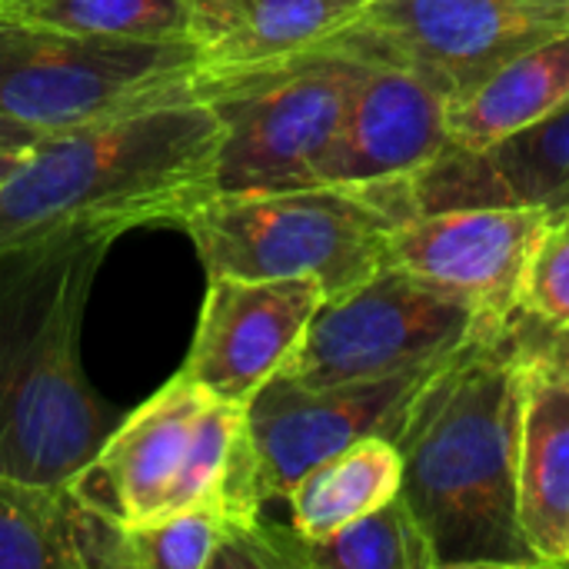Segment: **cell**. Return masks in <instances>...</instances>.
Here are the masks:
<instances>
[{"label": "cell", "mask_w": 569, "mask_h": 569, "mask_svg": "<svg viewBox=\"0 0 569 569\" xmlns=\"http://www.w3.org/2000/svg\"><path fill=\"white\" fill-rule=\"evenodd\" d=\"M523 320V317H520ZM520 523L543 567H563L569 543V363L530 347L520 357Z\"/></svg>", "instance_id": "15"}, {"label": "cell", "mask_w": 569, "mask_h": 569, "mask_svg": "<svg viewBox=\"0 0 569 569\" xmlns=\"http://www.w3.org/2000/svg\"><path fill=\"white\" fill-rule=\"evenodd\" d=\"M363 60L310 47L280 60L200 70L193 97L220 120L217 193L313 187Z\"/></svg>", "instance_id": "6"}, {"label": "cell", "mask_w": 569, "mask_h": 569, "mask_svg": "<svg viewBox=\"0 0 569 569\" xmlns=\"http://www.w3.org/2000/svg\"><path fill=\"white\" fill-rule=\"evenodd\" d=\"M210 403L213 397L187 370L173 373L110 430L97 457L70 480L73 490L123 527L167 517Z\"/></svg>", "instance_id": "12"}, {"label": "cell", "mask_w": 569, "mask_h": 569, "mask_svg": "<svg viewBox=\"0 0 569 569\" xmlns=\"http://www.w3.org/2000/svg\"><path fill=\"white\" fill-rule=\"evenodd\" d=\"M20 3H27V0H0V7H20Z\"/></svg>", "instance_id": "27"}, {"label": "cell", "mask_w": 569, "mask_h": 569, "mask_svg": "<svg viewBox=\"0 0 569 569\" xmlns=\"http://www.w3.org/2000/svg\"><path fill=\"white\" fill-rule=\"evenodd\" d=\"M543 207H453L410 213L387 233L383 263L467 300L483 320L520 310V280Z\"/></svg>", "instance_id": "10"}, {"label": "cell", "mask_w": 569, "mask_h": 569, "mask_svg": "<svg viewBox=\"0 0 569 569\" xmlns=\"http://www.w3.org/2000/svg\"><path fill=\"white\" fill-rule=\"evenodd\" d=\"M237 517L220 497H207L150 523L123 527L117 537V569H210Z\"/></svg>", "instance_id": "21"}, {"label": "cell", "mask_w": 569, "mask_h": 569, "mask_svg": "<svg viewBox=\"0 0 569 569\" xmlns=\"http://www.w3.org/2000/svg\"><path fill=\"white\" fill-rule=\"evenodd\" d=\"M197 47L40 23L0 7V117L40 133L193 97Z\"/></svg>", "instance_id": "5"}, {"label": "cell", "mask_w": 569, "mask_h": 569, "mask_svg": "<svg viewBox=\"0 0 569 569\" xmlns=\"http://www.w3.org/2000/svg\"><path fill=\"white\" fill-rule=\"evenodd\" d=\"M400 477L403 463L393 440L370 433L293 483L287 493L290 527L307 540L330 537L333 530L390 503L400 493Z\"/></svg>", "instance_id": "19"}, {"label": "cell", "mask_w": 569, "mask_h": 569, "mask_svg": "<svg viewBox=\"0 0 569 569\" xmlns=\"http://www.w3.org/2000/svg\"><path fill=\"white\" fill-rule=\"evenodd\" d=\"M23 160V153H0V183L13 173V167Z\"/></svg>", "instance_id": "26"}, {"label": "cell", "mask_w": 569, "mask_h": 569, "mask_svg": "<svg viewBox=\"0 0 569 569\" xmlns=\"http://www.w3.org/2000/svg\"><path fill=\"white\" fill-rule=\"evenodd\" d=\"M397 193L407 217L453 207H567L569 107L487 150H443L420 173L397 180Z\"/></svg>", "instance_id": "14"}, {"label": "cell", "mask_w": 569, "mask_h": 569, "mask_svg": "<svg viewBox=\"0 0 569 569\" xmlns=\"http://www.w3.org/2000/svg\"><path fill=\"white\" fill-rule=\"evenodd\" d=\"M563 567H569V543H567V560H563Z\"/></svg>", "instance_id": "28"}, {"label": "cell", "mask_w": 569, "mask_h": 569, "mask_svg": "<svg viewBox=\"0 0 569 569\" xmlns=\"http://www.w3.org/2000/svg\"><path fill=\"white\" fill-rule=\"evenodd\" d=\"M520 313L543 330L569 323V203L547 210L520 280Z\"/></svg>", "instance_id": "23"}, {"label": "cell", "mask_w": 569, "mask_h": 569, "mask_svg": "<svg viewBox=\"0 0 569 569\" xmlns=\"http://www.w3.org/2000/svg\"><path fill=\"white\" fill-rule=\"evenodd\" d=\"M520 317H523V313H520ZM523 323H527V340H530L533 350H540V353H547V357H553V360H567L569 363V323L567 327H560V330H543V327H537V323L527 320V317H523Z\"/></svg>", "instance_id": "24"}, {"label": "cell", "mask_w": 569, "mask_h": 569, "mask_svg": "<svg viewBox=\"0 0 569 569\" xmlns=\"http://www.w3.org/2000/svg\"><path fill=\"white\" fill-rule=\"evenodd\" d=\"M43 133L33 130V127H23L17 120H7L0 117V153H27Z\"/></svg>", "instance_id": "25"}, {"label": "cell", "mask_w": 569, "mask_h": 569, "mask_svg": "<svg viewBox=\"0 0 569 569\" xmlns=\"http://www.w3.org/2000/svg\"><path fill=\"white\" fill-rule=\"evenodd\" d=\"M120 523L73 490L0 473V569H117Z\"/></svg>", "instance_id": "16"}, {"label": "cell", "mask_w": 569, "mask_h": 569, "mask_svg": "<svg viewBox=\"0 0 569 569\" xmlns=\"http://www.w3.org/2000/svg\"><path fill=\"white\" fill-rule=\"evenodd\" d=\"M217 147L220 120L197 97L43 133L0 183V257L177 227L217 193Z\"/></svg>", "instance_id": "2"}, {"label": "cell", "mask_w": 569, "mask_h": 569, "mask_svg": "<svg viewBox=\"0 0 569 569\" xmlns=\"http://www.w3.org/2000/svg\"><path fill=\"white\" fill-rule=\"evenodd\" d=\"M270 540L280 569H433L427 540L400 497L330 537L307 540L290 523H270Z\"/></svg>", "instance_id": "20"}, {"label": "cell", "mask_w": 569, "mask_h": 569, "mask_svg": "<svg viewBox=\"0 0 569 569\" xmlns=\"http://www.w3.org/2000/svg\"><path fill=\"white\" fill-rule=\"evenodd\" d=\"M10 13L100 37L183 40V0H27Z\"/></svg>", "instance_id": "22"}, {"label": "cell", "mask_w": 569, "mask_h": 569, "mask_svg": "<svg viewBox=\"0 0 569 569\" xmlns=\"http://www.w3.org/2000/svg\"><path fill=\"white\" fill-rule=\"evenodd\" d=\"M443 150H450L447 100L397 67L363 63L343 120L317 163L313 187L397 183L420 173Z\"/></svg>", "instance_id": "13"}, {"label": "cell", "mask_w": 569, "mask_h": 569, "mask_svg": "<svg viewBox=\"0 0 569 569\" xmlns=\"http://www.w3.org/2000/svg\"><path fill=\"white\" fill-rule=\"evenodd\" d=\"M569 107V30L547 37L457 100H447V137L460 150H487Z\"/></svg>", "instance_id": "18"}, {"label": "cell", "mask_w": 569, "mask_h": 569, "mask_svg": "<svg viewBox=\"0 0 569 569\" xmlns=\"http://www.w3.org/2000/svg\"><path fill=\"white\" fill-rule=\"evenodd\" d=\"M323 300V287L310 277H207L183 370L213 400L247 407L287 367Z\"/></svg>", "instance_id": "11"}, {"label": "cell", "mask_w": 569, "mask_h": 569, "mask_svg": "<svg viewBox=\"0 0 569 569\" xmlns=\"http://www.w3.org/2000/svg\"><path fill=\"white\" fill-rule=\"evenodd\" d=\"M437 367L440 360H430L390 377L330 387H303L283 373L270 377L247 403L263 500H287L303 473L350 443L370 433L387 437L407 400Z\"/></svg>", "instance_id": "9"}, {"label": "cell", "mask_w": 569, "mask_h": 569, "mask_svg": "<svg viewBox=\"0 0 569 569\" xmlns=\"http://www.w3.org/2000/svg\"><path fill=\"white\" fill-rule=\"evenodd\" d=\"M487 327L500 323L483 320L467 300L383 263L317 307L280 373L303 387L377 380L443 360Z\"/></svg>", "instance_id": "8"}, {"label": "cell", "mask_w": 569, "mask_h": 569, "mask_svg": "<svg viewBox=\"0 0 569 569\" xmlns=\"http://www.w3.org/2000/svg\"><path fill=\"white\" fill-rule=\"evenodd\" d=\"M569 30V0H370L317 47L397 67L457 100L520 50Z\"/></svg>", "instance_id": "7"}, {"label": "cell", "mask_w": 569, "mask_h": 569, "mask_svg": "<svg viewBox=\"0 0 569 569\" xmlns=\"http://www.w3.org/2000/svg\"><path fill=\"white\" fill-rule=\"evenodd\" d=\"M520 357L517 310L443 357L387 433L433 569L543 567L520 523Z\"/></svg>", "instance_id": "1"}, {"label": "cell", "mask_w": 569, "mask_h": 569, "mask_svg": "<svg viewBox=\"0 0 569 569\" xmlns=\"http://www.w3.org/2000/svg\"><path fill=\"white\" fill-rule=\"evenodd\" d=\"M397 183L213 193L177 227L207 277H310L337 297L383 267L387 233L403 220Z\"/></svg>", "instance_id": "4"}, {"label": "cell", "mask_w": 569, "mask_h": 569, "mask_svg": "<svg viewBox=\"0 0 569 569\" xmlns=\"http://www.w3.org/2000/svg\"><path fill=\"white\" fill-rule=\"evenodd\" d=\"M370 0H183L200 70H233L317 47Z\"/></svg>", "instance_id": "17"}, {"label": "cell", "mask_w": 569, "mask_h": 569, "mask_svg": "<svg viewBox=\"0 0 569 569\" xmlns=\"http://www.w3.org/2000/svg\"><path fill=\"white\" fill-rule=\"evenodd\" d=\"M107 237L0 257V473L70 483L120 423L90 387L80 330Z\"/></svg>", "instance_id": "3"}]
</instances>
